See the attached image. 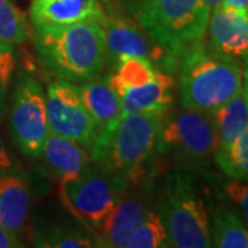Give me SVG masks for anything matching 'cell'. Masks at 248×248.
Segmentation results:
<instances>
[{
	"mask_svg": "<svg viewBox=\"0 0 248 248\" xmlns=\"http://www.w3.org/2000/svg\"><path fill=\"white\" fill-rule=\"evenodd\" d=\"M215 190L248 225V181L225 175L215 179Z\"/></svg>",
	"mask_w": 248,
	"mask_h": 248,
	"instance_id": "d4e9b609",
	"label": "cell"
},
{
	"mask_svg": "<svg viewBox=\"0 0 248 248\" xmlns=\"http://www.w3.org/2000/svg\"><path fill=\"white\" fill-rule=\"evenodd\" d=\"M241 65H243V87H241V93H243V95H244L248 104V54L241 58Z\"/></svg>",
	"mask_w": 248,
	"mask_h": 248,
	"instance_id": "f546056e",
	"label": "cell"
},
{
	"mask_svg": "<svg viewBox=\"0 0 248 248\" xmlns=\"http://www.w3.org/2000/svg\"><path fill=\"white\" fill-rule=\"evenodd\" d=\"M164 116L152 113L122 116L107 145L93 163L125 178L130 185L152 187L159 171L160 156L156 145Z\"/></svg>",
	"mask_w": 248,
	"mask_h": 248,
	"instance_id": "277c9868",
	"label": "cell"
},
{
	"mask_svg": "<svg viewBox=\"0 0 248 248\" xmlns=\"http://www.w3.org/2000/svg\"><path fill=\"white\" fill-rule=\"evenodd\" d=\"M218 146V130L213 112L181 107L163 117L157 135V155L172 156L192 167L204 166Z\"/></svg>",
	"mask_w": 248,
	"mask_h": 248,
	"instance_id": "52a82bcc",
	"label": "cell"
},
{
	"mask_svg": "<svg viewBox=\"0 0 248 248\" xmlns=\"http://www.w3.org/2000/svg\"><path fill=\"white\" fill-rule=\"evenodd\" d=\"M170 246L169 233L157 208L152 204L137 226L125 248H167Z\"/></svg>",
	"mask_w": 248,
	"mask_h": 248,
	"instance_id": "7402d4cb",
	"label": "cell"
},
{
	"mask_svg": "<svg viewBox=\"0 0 248 248\" xmlns=\"http://www.w3.org/2000/svg\"><path fill=\"white\" fill-rule=\"evenodd\" d=\"M105 39V71L124 57H142L159 71L177 73L179 60L155 42L133 18L107 13L101 22Z\"/></svg>",
	"mask_w": 248,
	"mask_h": 248,
	"instance_id": "9c48e42d",
	"label": "cell"
},
{
	"mask_svg": "<svg viewBox=\"0 0 248 248\" xmlns=\"http://www.w3.org/2000/svg\"><path fill=\"white\" fill-rule=\"evenodd\" d=\"M203 1L205 3V6H207L208 9L213 10L214 7H215V6H217V4H218L219 1H221V0H203Z\"/></svg>",
	"mask_w": 248,
	"mask_h": 248,
	"instance_id": "1f68e13d",
	"label": "cell"
},
{
	"mask_svg": "<svg viewBox=\"0 0 248 248\" xmlns=\"http://www.w3.org/2000/svg\"><path fill=\"white\" fill-rule=\"evenodd\" d=\"M31 211V184L19 169L0 174V222L21 239Z\"/></svg>",
	"mask_w": 248,
	"mask_h": 248,
	"instance_id": "9a60e30c",
	"label": "cell"
},
{
	"mask_svg": "<svg viewBox=\"0 0 248 248\" xmlns=\"http://www.w3.org/2000/svg\"><path fill=\"white\" fill-rule=\"evenodd\" d=\"M210 221L211 247L248 248V225L231 205H217Z\"/></svg>",
	"mask_w": 248,
	"mask_h": 248,
	"instance_id": "ffe728a7",
	"label": "cell"
},
{
	"mask_svg": "<svg viewBox=\"0 0 248 248\" xmlns=\"http://www.w3.org/2000/svg\"><path fill=\"white\" fill-rule=\"evenodd\" d=\"M151 189L133 185L128 187L99 231L94 234L95 247L125 248L134 231L152 207L149 202Z\"/></svg>",
	"mask_w": 248,
	"mask_h": 248,
	"instance_id": "8fae6325",
	"label": "cell"
},
{
	"mask_svg": "<svg viewBox=\"0 0 248 248\" xmlns=\"http://www.w3.org/2000/svg\"><path fill=\"white\" fill-rule=\"evenodd\" d=\"M17 69V54L14 46L0 43V120L9 110V97L14 72Z\"/></svg>",
	"mask_w": 248,
	"mask_h": 248,
	"instance_id": "484cf974",
	"label": "cell"
},
{
	"mask_svg": "<svg viewBox=\"0 0 248 248\" xmlns=\"http://www.w3.org/2000/svg\"><path fill=\"white\" fill-rule=\"evenodd\" d=\"M36 247L45 248H89L95 247L93 233L76 221L62 223H43L32 232Z\"/></svg>",
	"mask_w": 248,
	"mask_h": 248,
	"instance_id": "ac0fdd59",
	"label": "cell"
},
{
	"mask_svg": "<svg viewBox=\"0 0 248 248\" xmlns=\"http://www.w3.org/2000/svg\"><path fill=\"white\" fill-rule=\"evenodd\" d=\"M46 109L50 133L68 138L91 151L94 143V127L79 86L55 79L47 87Z\"/></svg>",
	"mask_w": 248,
	"mask_h": 248,
	"instance_id": "30bf717a",
	"label": "cell"
},
{
	"mask_svg": "<svg viewBox=\"0 0 248 248\" xmlns=\"http://www.w3.org/2000/svg\"><path fill=\"white\" fill-rule=\"evenodd\" d=\"M79 90L94 127V143L90 151L93 161L107 145L123 116L122 101L104 76L80 83Z\"/></svg>",
	"mask_w": 248,
	"mask_h": 248,
	"instance_id": "7c38bea8",
	"label": "cell"
},
{
	"mask_svg": "<svg viewBox=\"0 0 248 248\" xmlns=\"http://www.w3.org/2000/svg\"><path fill=\"white\" fill-rule=\"evenodd\" d=\"M159 69L149 60L130 55L119 60L112 68L107 69L104 79L122 98L128 90L151 81Z\"/></svg>",
	"mask_w": 248,
	"mask_h": 248,
	"instance_id": "44dd1931",
	"label": "cell"
},
{
	"mask_svg": "<svg viewBox=\"0 0 248 248\" xmlns=\"http://www.w3.org/2000/svg\"><path fill=\"white\" fill-rule=\"evenodd\" d=\"M24 247L22 240L17 237L16 234L10 233L3 223L0 222V248H19Z\"/></svg>",
	"mask_w": 248,
	"mask_h": 248,
	"instance_id": "83f0119b",
	"label": "cell"
},
{
	"mask_svg": "<svg viewBox=\"0 0 248 248\" xmlns=\"http://www.w3.org/2000/svg\"><path fill=\"white\" fill-rule=\"evenodd\" d=\"M9 128L14 145L25 157L39 160L50 135L46 94L31 72L19 69L9 97Z\"/></svg>",
	"mask_w": 248,
	"mask_h": 248,
	"instance_id": "ba28073f",
	"label": "cell"
},
{
	"mask_svg": "<svg viewBox=\"0 0 248 248\" xmlns=\"http://www.w3.org/2000/svg\"><path fill=\"white\" fill-rule=\"evenodd\" d=\"M40 65L50 76L80 84L105 71V39L99 21L33 28Z\"/></svg>",
	"mask_w": 248,
	"mask_h": 248,
	"instance_id": "6da1fadb",
	"label": "cell"
},
{
	"mask_svg": "<svg viewBox=\"0 0 248 248\" xmlns=\"http://www.w3.org/2000/svg\"><path fill=\"white\" fill-rule=\"evenodd\" d=\"M107 16L99 0H31L32 27L71 25L83 21H99Z\"/></svg>",
	"mask_w": 248,
	"mask_h": 248,
	"instance_id": "5bb4252c",
	"label": "cell"
},
{
	"mask_svg": "<svg viewBox=\"0 0 248 248\" xmlns=\"http://www.w3.org/2000/svg\"><path fill=\"white\" fill-rule=\"evenodd\" d=\"M27 16L13 0H0V43L22 45L31 37Z\"/></svg>",
	"mask_w": 248,
	"mask_h": 248,
	"instance_id": "603a6c76",
	"label": "cell"
},
{
	"mask_svg": "<svg viewBox=\"0 0 248 248\" xmlns=\"http://www.w3.org/2000/svg\"><path fill=\"white\" fill-rule=\"evenodd\" d=\"M219 3L223 6L232 7V9L248 11V0H221Z\"/></svg>",
	"mask_w": 248,
	"mask_h": 248,
	"instance_id": "4dcf8cb0",
	"label": "cell"
},
{
	"mask_svg": "<svg viewBox=\"0 0 248 248\" xmlns=\"http://www.w3.org/2000/svg\"><path fill=\"white\" fill-rule=\"evenodd\" d=\"M205 36L213 50L241 60L248 54V11L218 3L211 10Z\"/></svg>",
	"mask_w": 248,
	"mask_h": 248,
	"instance_id": "4fadbf2b",
	"label": "cell"
},
{
	"mask_svg": "<svg viewBox=\"0 0 248 248\" xmlns=\"http://www.w3.org/2000/svg\"><path fill=\"white\" fill-rule=\"evenodd\" d=\"M130 186L125 178L93 163L78 177L58 182V190L66 211L94 236Z\"/></svg>",
	"mask_w": 248,
	"mask_h": 248,
	"instance_id": "8992f818",
	"label": "cell"
},
{
	"mask_svg": "<svg viewBox=\"0 0 248 248\" xmlns=\"http://www.w3.org/2000/svg\"><path fill=\"white\" fill-rule=\"evenodd\" d=\"M213 113L218 130V146L215 153H222L228 151L240 134L248 128V104L240 91Z\"/></svg>",
	"mask_w": 248,
	"mask_h": 248,
	"instance_id": "d6986e66",
	"label": "cell"
},
{
	"mask_svg": "<svg viewBox=\"0 0 248 248\" xmlns=\"http://www.w3.org/2000/svg\"><path fill=\"white\" fill-rule=\"evenodd\" d=\"M210 14L203 0H138L125 16L181 60L187 50L205 40Z\"/></svg>",
	"mask_w": 248,
	"mask_h": 248,
	"instance_id": "5b68a950",
	"label": "cell"
},
{
	"mask_svg": "<svg viewBox=\"0 0 248 248\" xmlns=\"http://www.w3.org/2000/svg\"><path fill=\"white\" fill-rule=\"evenodd\" d=\"M107 13L113 14H127L131 6H134L138 0H99Z\"/></svg>",
	"mask_w": 248,
	"mask_h": 248,
	"instance_id": "4316f807",
	"label": "cell"
},
{
	"mask_svg": "<svg viewBox=\"0 0 248 248\" xmlns=\"http://www.w3.org/2000/svg\"><path fill=\"white\" fill-rule=\"evenodd\" d=\"M175 89L177 81L174 73L159 71L151 81L128 90L120 98L123 116L130 113L164 116L174 105Z\"/></svg>",
	"mask_w": 248,
	"mask_h": 248,
	"instance_id": "2e32d148",
	"label": "cell"
},
{
	"mask_svg": "<svg viewBox=\"0 0 248 248\" xmlns=\"http://www.w3.org/2000/svg\"><path fill=\"white\" fill-rule=\"evenodd\" d=\"M13 169H18L14 163V159L11 156V153L7 149L6 143L3 141L1 135H0V174L6 172V171H10Z\"/></svg>",
	"mask_w": 248,
	"mask_h": 248,
	"instance_id": "f1b7e54d",
	"label": "cell"
},
{
	"mask_svg": "<svg viewBox=\"0 0 248 248\" xmlns=\"http://www.w3.org/2000/svg\"><path fill=\"white\" fill-rule=\"evenodd\" d=\"M39 160L43 161L47 172L57 182L78 177L93 164L84 146L51 133L46 140Z\"/></svg>",
	"mask_w": 248,
	"mask_h": 248,
	"instance_id": "e0dca14e",
	"label": "cell"
},
{
	"mask_svg": "<svg viewBox=\"0 0 248 248\" xmlns=\"http://www.w3.org/2000/svg\"><path fill=\"white\" fill-rule=\"evenodd\" d=\"M214 161L223 175L248 181V128L240 134L228 151L215 153Z\"/></svg>",
	"mask_w": 248,
	"mask_h": 248,
	"instance_id": "cb8c5ba5",
	"label": "cell"
},
{
	"mask_svg": "<svg viewBox=\"0 0 248 248\" xmlns=\"http://www.w3.org/2000/svg\"><path fill=\"white\" fill-rule=\"evenodd\" d=\"M155 207L166 225L171 247H211L210 214L192 166L177 163L167 171Z\"/></svg>",
	"mask_w": 248,
	"mask_h": 248,
	"instance_id": "7a4b0ae2",
	"label": "cell"
},
{
	"mask_svg": "<svg viewBox=\"0 0 248 248\" xmlns=\"http://www.w3.org/2000/svg\"><path fill=\"white\" fill-rule=\"evenodd\" d=\"M177 73L179 102L187 109L214 112L243 87L239 58L218 53L204 42L181 57Z\"/></svg>",
	"mask_w": 248,
	"mask_h": 248,
	"instance_id": "3957f363",
	"label": "cell"
}]
</instances>
